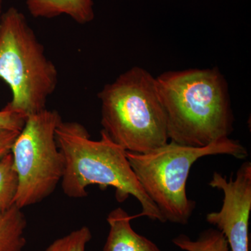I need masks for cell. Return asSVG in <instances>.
Instances as JSON below:
<instances>
[{"label":"cell","instance_id":"cell-1","mask_svg":"<svg viewBox=\"0 0 251 251\" xmlns=\"http://www.w3.org/2000/svg\"><path fill=\"white\" fill-rule=\"evenodd\" d=\"M156 80L171 142L202 148L229 138L233 113L227 82L217 68L171 71Z\"/></svg>","mask_w":251,"mask_h":251},{"label":"cell","instance_id":"cell-2","mask_svg":"<svg viewBox=\"0 0 251 251\" xmlns=\"http://www.w3.org/2000/svg\"><path fill=\"white\" fill-rule=\"evenodd\" d=\"M57 146L64 159L61 184L63 192L72 198L87 196V188L98 185L115 189L119 202L133 196L139 201L142 211L135 218L146 216L166 223L154 202L137 179L126 156V151L117 145L104 130L99 140L91 139L87 128L76 122L61 120L55 130Z\"/></svg>","mask_w":251,"mask_h":251},{"label":"cell","instance_id":"cell-3","mask_svg":"<svg viewBox=\"0 0 251 251\" xmlns=\"http://www.w3.org/2000/svg\"><path fill=\"white\" fill-rule=\"evenodd\" d=\"M103 130L126 151L144 153L168 143L156 77L140 67L122 73L99 92Z\"/></svg>","mask_w":251,"mask_h":251},{"label":"cell","instance_id":"cell-4","mask_svg":"<svg viewBox=\"0 0 251 251\" xmlns=\"http://www.w3.org/2000/svg\"><path fill=\"white\" fill-rule=\"evenodd\" d=\"M58 71L27 18L14 6L0 16V79L11 100L5 108L29 117L46 110L58 85Z\"/></svg>","mask_w":251,"mask_h":251},{"label":"cell","instance_id":"cell-5","mask_svg":"<svg viewBox=\"0 0 251 251\" xmlns=\"http://www.w3.org/2000/svg\"><path fill=\"white\" fill-rule=\"evenodd\" d=\"M212 155L243 159L248 151L239 141L229 138L202 148L171 142L148 153L126 151L137 179L166 222L180 225L188 224L196 208V202L186 194L190 170L199 158Z\"/></svg>","mask_w":251,"mask_h":251},{"label":"cell","instance_id":"cell-6","mask_svg":"<svg viewBox=\"0 0 251 251\" xmlns=\"http://www.w3.org/2000/svg\"><path fill=\"white\" fill-rule=\"evenodd\" d=\"M61 120L57 110L30 115L15 140L11 151L18 176L14 204L21 209L42 202L62 181L64 159L55 138Z\"/></svg>","mask_w":251,"mask_h":251},{"label":"cell","instance_id":"cell-7","mask_svg":"<svg viewBox=\"0 0 251 251\" xmlns=\"http://www.w3.org/2000/svg\"><path fill=\"white\" fill-rule=\"evenodd\" d=\"M222 191L224 198L219 211L209 213L206 221L222 232L232 251H249V219L251 211V163L239 167L236 177L229 179L221 173L213 174L209 184Z\"/></svg>","mask_w":251,"mask_h":251},{"label":"cell","instance_id":"cell-8","mask_svg":"<svg viewBox=\"0 0 251 251\" xmlns=\"http://www.w3.org/2000/svg\"><path fill=\"white\" fill-rule=\"evenodd\" d=\"M135 216L119 207L109 213L107 222L110 230L103 251H162L156 244L132 228Z\"/></svg>","mask_w":251,"mask_h":251},{"label":"cell","instance_id":"cell-9","mask_svg":"<svg viewBox=\"0 0 251 251\" xmlns=\"http://www.w3.org/2000/svg\"><path fill=\"white\" fill-rule=\"evenodd\" d=\"M94 0H26L31 16L51 19L65 15L80 25L93 21Z\"/></svg>","mask_w":251,"mask_h":251},{"label":"cell","instance_id":"cell-10","mask_svg":"<svg viewBox=\"0 0 251 251\" xmlns=\"http://www.w3.org/2000/svg\"><path fill=\"white\" fill-rule=\"evenodd\" d=\"M22 210L15 204L0 207V251H23L25 247L27 223Z\"/></svg>","mask_w":251,"mask_h":251},{"label":"cell","instance_id":"cell-11","mask_svg":"<svg viewBox=\"0 0 251 251\" xmlns=\"http://www.w3.org/2000/svg\"><path fill=\"white\" fill-rule=\"evenodd\" d=\"M173 243L184 251H229L224 234L216 228L202 231L194 240L186 234H181L173 239Z\"/></svg>","mask_w":251,"mask_h":251},{"label":"cell","instance_id":"cell-12","mask_svg":"<svg viewBox=\"0 0 251 251\" xmlns=\"http://www.w3.org/2000/svg\"><path fill=\"white\" fill-rule=\"evenodd\" d=\"M17 188V174L9 153L0 160V207L6 209L14 204Z\"/></svg>","mask_w":251,"mask_h":251},{"label":"cell","instance_id":"cell-13","mask_svg":"<svg viewBox=\"0 0 251 251\" xmlns=\"http://www.w3.org/2000/svg\"><path fill=\"white\" fill-rule=\"evenodd\" d=\"M92 238L90 229L87 226H82L56 239L44 251H85Z\"/></svg>","mask_w":251,"mask_h":251},{"label":"cell","instance_id":"cell-14","mask_svg":"<svg viewBox=\"0 0 251 251\" xmlns=\"http://www.w3.org/2000/svg\"><path fill=\"white\" fill-rule=\"evenodd\" d=\"M27 117L23 114L3 108L0 110V130L21 131L25 124Z\"/></svg>","mask_w":251,"mask_h":251},{"label":"cell","instance_id":"cell-15","mask_svg":"<svg viewBox=\"0 0 251 251\" xmlns=\"http://www.w3.org/2000/svg\"><path fill=\"white\" fill-rule=\"evenodd\" d=\"M21 131L0 130V160L11 153L15 140Z\"/></svg>","mask_w":251,"mask_h":251},{"label":"cell","instance_id":"cell-16","mask_svg":"<svg viewBox=\"0 0 251 251\" xmlns=\"http://www.w3.org/2000/svg\"><path fill=\"white\" fill-rule=\"evenodd\" d=\"M3 0H0V16L2 14Z\"/></svg>","mask_w":251,"mask_h":251}]
</instances>
